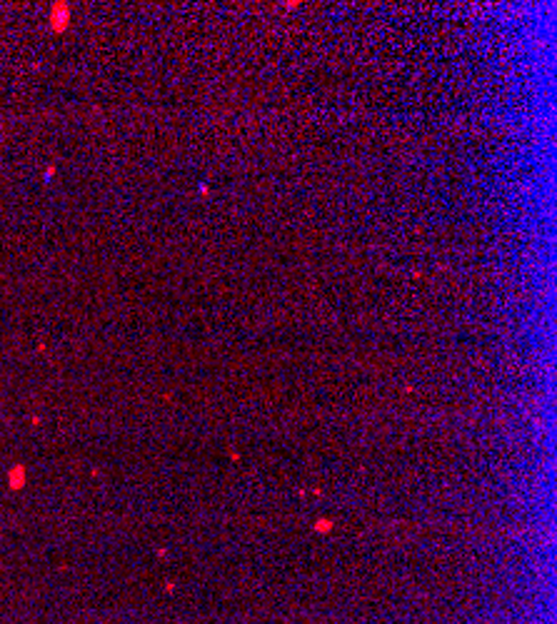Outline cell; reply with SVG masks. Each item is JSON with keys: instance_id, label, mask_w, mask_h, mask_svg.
Returning <instances> with one entry per match:
<instances>
[{"instance_id": "6da1fadb", "label": "cell", "mask_w": 557, "mask_h": 624, "mask_svg": "<svg viewBox=\"0 0 557 624\" xmlns=\"http://www.w3.org/2000/svg\"><path fill=\"white\" fill-rule=\"evenodd\" d=\"M70 25V5H53V10H50V28L55 30V33H63L65 28Z\"/></svg>"}]
</instances>
